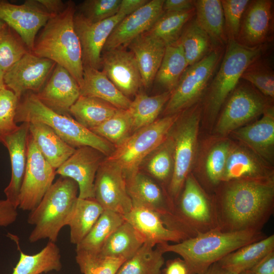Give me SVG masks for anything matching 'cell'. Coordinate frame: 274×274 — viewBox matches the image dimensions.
<instances>
[{"instance_id":"23","label":"cell","mask_w":274,"mask_h":274,"mask_svg":"<svg viewBox=\"0 0 274 274\" xmlns=\"http://www.w3.org/2000/svg\"><path fill=\"white\" fill-rule=\"evenodd\" d=\"M123 216L141 235L144 243L154 247L168 242L178 243L187 238L183 233L167 227L160 215L150 209L134 207Z\"/></svg>"},{"instance_id":"10","label":"cell","mask_w":274,"mask_h":274,"mask_svg":"<svg viewBox=\"0 0 274 274\" xmlns=\"http://www.w3.org/2000/svg\"><path fill=\"white\" fill-rule=\"evenodd\" d=\"M196 106L178 129L173 140V167L168 186V195L174 208L189 175L195 150L200 112Z\"/></svg>"},{"instance_id":"13","label":"cell","mask_w":274,"mask_h":274,"mask_svg":"<svg viewBox=\"0 0 274 274\" xmlns=\"http://www.w3.org/2000/svg\"><path fill=\"white\" fill-rule=\"evenodd\" d=\"M54 15L38 0H27L21 5L0 1V20L17 33L31 52L39 30Z\"/></svg>"},{"instance_id":"26","label":"cell","mask_w":274,"mask_h":274,"mask_svg":"<svg viewBox=\"0 0 274 274\" xmlns=\"http://www.w3.org/2000/svg\"><path fill=\"white\" fill-rule=\"evenodd\" d=\"M80 89V95L99 98L118 109H127L131 102L102 71L88 65L83 66V81Z\"/></svg>"},{"instance_id":"1","label":"cell","mask_w":274,"mask_h":274,"mask_svg":"<svg viewBox=\"0 0 274 274\" xmlns=\"http://www.w3.org/2000/svg\"><path fill=\"white\" fill-rule=\"evenodd\" d=\"M222 182L225 185L213 200L218 228L261 231L274 211L272 176Z\"/></svg>"},{"instance_id":"57","label":"cell","mask_w":274,"mask_h":274,"mask_svg":"<svg viewBox=\"0 0 274 274\" xmlns=\"http://www.w3.org/2000/svg\"><path fill=\"white\" fill-rule=\"evenodd\" d=\"M200 274H235L222 267L217 262L210 266Z\"/></svg>"},{"instance_id":"35","label":"cell","mask_w":274,"mask_h":274,"mask_svg":"<svg viewBox=\"0 0 274 274\" xmlns=\"http://www.w3.org/2000/svg\"><path fill=\"white\" fill-rule=\"evenodd\" d=\"M171 91L148 96L144 93L136 94L127 109L131 123L132 132L146 126L156 120L170 96Z\"/></svg>"},{"instance_id":"9","label":"cell","mask_w":274,"mask_h":274,"mask_svg":"<svg viewBox=\"0 0 274 274\" xmlns=\"http://www.w3.org/2000/svg\"><path fill=\"white\" fill-rule=\"evenodd\" d=\"M224 51V47H215L201 60L186 68L171 91L165 105V114L178 113L200 97L218 70Z\"/></svg>"},{"instance_id":"50","label":"cell","mask_w":274,"mask_h":274,"mask_svg":"<svg viewBox=\"0 0 274 274\" xmlns=\"http://www.w3.org/2000/svg\"><path fill=\"white\" fill-rule=\"evenodd\" d=\"M225 25L229 40L236 41L242 18L249 0H221Z\"/></svg>"},{"instance_id":"54","label":"cell","mask_w":274,"mask_h":274,"mask_svg":"<svg viewBox=\"0 0 274 274\" xmlns=\"http://www.w3.org/2000/svg\"><path fill=\"white\" fill-rule=\"evenodd\" d=\"M149 0H121L118 13L128 16L145 5Z\"/></svg>"},{"instance_id":"39","label":"cell","mask_w":274,"mask_h":274,"mask_svg":"<svg viewBox=\"0 0 274 274\" xmlns=\"http://www.w3.org/2000/svg\"><path fill=\"white\" fill-rule=\"evenodd\" d=\"M164 253L157 246L144 243L136 253L126 260L116 274H162Z\"/></svg>"},{"instance_id":"28","label":"cell","mask_w":274,"mask_h":274,"mask_svg":"<svg viewBox=\"0 0 274 274\" xmlns=\"http://www.w3.org/2000/svg\"><path fill=\"white\" fill-rule=\"evenodd\" d=\"M274 251V235L271 234L244 246L228 254L217 262L235 274L250 270L261 259Z\"/></svg>"},{"instance_id":"29","label":"cell","mask_w":274,"mask_h":274,"mask_svg":"<svg viewBox=\"0 0 274 274\" xmlns=\"http://www.w3.org/2000/svg\"><path fill=\"white\" fill-rule=\"evenodd\" d=\"M251 125L233 131L235 136L262 156L268 157L274 145V116L272 108Z\"/></svg>"},{"instance_id":"24","label":"cell","mask_w":274,"mask_h":274,"mask_svg":"<svg viewBox=\"0 0 274 274\" xmlns=\"http://www.w3.org/2000/svg\"><path fill=\"white\" fill-rule=\"evenodd\" d=\"M126 182L132 208L150 209L160 214L162 219L171 214L173 207L168 198L149 177L138 172L126 179Z\"/></svg>"},{"instance_id":"17","label":"cell","mask_w":274,"mask_h":274,"mask_svg":"<svg viewBox=\"0 0 274 274\" xmlns=\"http://www.w3.org/2000/svg\"><path fill=\"white\" fill-rule=\"evenodd\" d=\"M164 0H151L135 12L125 16L115 27L102 52L124 48L135 38L147 32L163 13Z\"/></svg>"},{"instance_id":"38","label":"cell","mask_w":274,"mask_h":274,"mask_svg":"<svg viewBox=\"0 0 274 274\" xmlns=\"http://www.w3.org/2000/svg\"><path fill=\"white\" fill-rule=\"evenodd\" d=\"M178 41L183 48L188 66L198 62L217 47L197 24L195 16L186 25Z\"/></svg>"},{"instance_id":"59","label":"cell","mask_w":274,"mask_h":274,"mask_svg":"<svg viewBox=\"0 0 274 274\" xmlns=\"http://www.w3.org/2000/svg\"><path fill=\"white\" fill-rule=\"evenodd\" d=\"M7 26V25L5 23L0 20V31L6 27Z\"/></svg>"},{"instance_id":"22","label":"cell","mask_w":274,"mask_h":274,"mask_svg":"<svg viewBox=\"0 0 274 274\" xmlns=\"http://www.w3.org/2000/svg\"><path fill=\"white\" fill-rule=\"evenodd\" d=\"M29 123H22L13 132L4 137L1 143L7 148L11 164V178L4 190L6 199L18 208L21 187L27 163V141Z\"/></svg>"},{"instance_id":"46","label":"cell","mask_w":274,"mask_h":274,"mask_svg":"<svg viewBox=\"0 0 274 274\" xmlns=\"http://www.w3.org/2000/svg\"><path fill=\"white\" fill-rule=\"evenodd\" d=\"M165 141L150 154L147 164L148 172L162 182L171 177L173 167V142Z\"/></svg>"},{"instance_id":"12","label":"cell","mask_w":274,"mask_h":274,"mask_svg":"<svg viewBox=\"0 0 274 274\" xmlns=\"http://www.w3.org/2000/svg\"><path fill=\"white\" fill-rule=\"evenodd\" d=\"M246 83L238 84L229 96L216 126L225 134L262 114L269 108L264 97Z\"/></svg>"},{"instance_id":"55","label":"cell","mask_w":274,"mask_h":274,"mask_svg":"<svg viewBox=\"0 0 274 274\" xmlns=\"http://www.w3.org/2000/svg\"><path fill=\"white\" fill-rule=\"evenodd\" d=\"M163 274H188V270L184 261L178 258L167 263Z\"/></svg>"},{"instance_id":"4","label":"cell","mask_w":274,"mask_h":274,"mask_svg":"<svg viewBox=\"0 0 274 274\" xmlns=\"http://www.w3.org/2000/svg\"><path fill=\"white\" fill-rule=\"evenodd\" d=\"M15 120L16 123L45 124L75 149L89 146L107 156L115 149L112 144L81 125L70 114H59L45 105L32 92L25 93L19 99Z\"/></svg>"},{"instance_id":"52","label":"cell","mask_w":274,"mask_h":274,"mask_svg":"<svg viewBox=\"0 0 274 274\" xmlns=\"http://www.w3.org/2000/svg\"><path fill=\"white\" fill-rule=\"evenodd\" d=\"M249 271L253 274H274V251L265 256Z\"/></svg>"},{"instance_id":"8","label":"cell","mask_w":274,"mask_h":274,"mask_svg":"<svg viewBox=\"0 0 274 274\" xmlns=\"http://www.w3.org/2000/svg\"><path fill=\"white\" fill-rule=\"evenodd\" d=\"M179 116V113L167 115L135 131L105 159L119 166L126 179L135 174L145 158L166 140Z\"/></svg>"},{"instance_id":"27","label":"cell","mask_w":274,"mask_h":274,"mask_svg":"<svg viewBox=\"0 0 274 274\" xmlns=\"http://www.w3.org/2000/svg\"><path fill=\"white\" fill-rule=\"evenodd\" d=\"M29 123V133L46 161L56 170L75 151L76 149L61 139L47 125Z\"/></svg>"},{"instance_id":"14","label":"cell","mask_w":274,"mask_h":274,"mask_svg":"<svg viewBox=\"0 0 274 274\" xmlns=\"http://www.w3.org/2000/svg\"><path fill=\"white\" fill-rule=\"evenodd\" d=\"M94 192V198L104 210L124 215L132 209L124 173L119 166L106 159L97 169Z\"/></svg>"},{"instance_id":"32","label":"cell","mask_w":274,"mask_h":274,"mask_svg":"<svg viewBox=\"0 0 274 274\" xmlns=\"http://www.w3.org/2000/svg\"><path fill=\"white\" fill-rule=\"evenodd\" d=\"M94 198H78L67 221L70 242L78 245L90 231L103 211Z\"/></svg>"},{"instance_id":"21","label":"cell","mask_w":274,"mask_h":274,"mask_svg":"<svg viewBox=\"0 0 274 274\" xmlns=\"http://www.w3.org/2000/svg\"><path fill=\"white\" fill-rule=\"evenodd\" d=\"M36 94L51 109L61 114L68 115L70 108L80 95V89L69 72L56 64L47 82Z\"/></svg>"},{"instance_id":"41","label":"cell","mask_w":274,"mask_h":274,"mask_svg":"<svg viewBox=\"0 0 274 274\" xmlns=\"http://www.w3.org/2000/svg\"><path fill=\"white\" fill-rule=\"evenodd\" d=\"M195 14V8L182 12H163L147 32L159 39L165 46L177 42L189 21Z\"/></svg>"},{"instance_id":"18","label":"cell","mask_w":274,"mask_h":274,"mask_svg":"<svg viewBox=\"0 0 274 274\" xmlns=\"http://www.w3.org/2000/svg\"><path fill=\"white\" fill-rule=\"evenodd\" d=\"M103 155L91 147L76 148L74 153L56 170V173L77 183L78 198H94V180L97 169L104 160Z\"/></svg>"},{"instance_id":"56","label":"cell","mask_w":274,"mask_h":274,"mask_svg":"<svg viewBox=\"0 0 274 274\" xmlns=\"http://www.w3.org/2000/svg\"><path fill=\"white\" fill-rule=\"evenodd\" d=\"M38 2L49 13L57 15L65 9L66 3L61 0H38Z\"/></svg>"},{"instance_id":"5","label":"cell","mask_w":274,"mask_h":274,"mask_svg":"<svg viewBox=\"0 0 274 274\" xmlns=\"http://www.w3.org/2000/svg\"><path fill=\"white\" fill-rule=\"evenodd\" d=\"M78 186L72 179L61 177L52 184L38 206L29 213L27 222L35 227L30 243L48 238L55 243L66 226L78 198Z\"/></svg>"},{"instance_id":"43","label":"cell","mask_w":274,"mask_h":274,"mask_svg":"<svg viewBox=\"0 0 274 274\" xmlns=\"http://www.w3.org/2000/svg\"><path fill=\"white\" fill-rule=\"evenodd\" d=\"M30 51L21 38L8 25L0 31V68L5 73Z\"/></svg>"},{"instance_id":"44","label":"cell","mask_w":274,"mask_h":274,"mask_svg":"<svg viewBox=\"0 0 274 274\" xmlns=\"http://www.w3.org/2000/svg\"><path fill=\"white\" fill-rule=\"evenodd\" d=\"M76 253V261L83 274H116L126 261L123 258L101 257L84 252Z\"/></svg>"},{"instance_id":"19","label":"cell","mask_w":274,"mask_h":274,"mask_svg":"<svg viewBox=\"0 0 274 274\" xmlns=\"http://www.w3.org/2000/svg\"><path fill=\"white\" fill-rule=\"evenodd\" d=\"M101 67L111 81L126 96L136 94L142 86L135 58L130 51L119 48L103 52Z\"/></svg>"},{"instance_id":"3","label":"cell","mask_w":274,"mask_h":274,"mask_svg":"<svg viewBox=\"0 0 274 274\" xmlns=\"http://www.w3.org/2000/svg\"><path fill=\"white\" fill-rule=\"evenodd\" d=\"M76 6L72 1L51 18L36 37L31 52L65 68L81 85L83 77L82 49L76 32L74 17Z\"/></svg>"},{"instance_id":"7","label":"cell","mask_w":274,"mask_h":274,"mask_svg":"<svg viewBox=\"0 0 274 274\" xmlns=\"http://www.w3.org/2000/svg\"><path fill=\"white\" fill-rule=\"evenodd\" d=\"M262 46L248 47L235 40H229L222 60L209 86L206 110L216 116L241 79L246 69L260 58Z\"/></svg>"},{"instance_id":"31","label":"cell","mask_w":274,"mask_h":274,"mask_svg":"<svg viewBox=\"0 0 274 274\" xmlns=\"http://www.w3.org/2000/svg\"><path fill=\"white\" fill-rule=\"evenodd\" d=\"M144 243L139 233L125 220L109 236L97 255L127 260L136 253Z\"/></svg>"},{"instance_id":"20","label":"cell","mask_w":274,"mask_h":274,"mask_svg":"<svg viewBox=\"0 0 274 274\" xmlns=\"http://www.w3.org/2000/svg\"><path fill=\"white\" fill-rule=\"evenodd\" d=\"M273 1H250L242 18L236 41L248 47L262 46L273 29Z\"/></svg>"},{"instance_id":"6","label":"cell","mask_w":274,"mask_h":274,"mask_svg":"<svg viewBox=\"0 0 274 274\" xmlns=\"http://www.w3.org/2000/svg\"><path fill=\"white\" fill-rule=\"evenodd\" d=\"M180 195L172 213L162 219L167 227L187 238L218 228L213 200L192 175L187 177Z\"/></svg>"},{"instance_id":"40","label":"cell","mask_w":274,"mask_h":274,"mask_svg":"<svg viewBox=\"0 0 274 274\" xmlns=\"http://www.w3.org/2000/svg\"><path fill=\"white\" fill-rule=\"evenodd\" d=\"M268 176L250 154L236 149L229 152L221 182Z\"/></svg>"},{"instance_id":"51","label":"cell","mask_w":274,"mask_h":274,"mask_svg":"<svg viewBox=\"0 0 274 274\" xmlns=\"http://www.w3.org/2000/svg\"><path fill=\"white\" fill-rule=\"evenodd\" d=\"M17 209L6 199L0 200V226L7 227L16 220Z\"/></svg>"},{"instance_id":"34","label":"cell","mask_w":274,"mask_h":274,"mask_svg":"<svg viewBox=\"0 0 274 274\" xmlns=\"http://www.w3.org/2000/svg\"><path fill=\"white\" fill-rule=\"evenodd\" d=\"M20 250L19 261L11 274H41L62 268L60 249L49 241L39 253L27 255Z\"/></svg>"},{"instance_id":"25","label":"cell","mask_w":274,"mask_h":274,"mask_svg":"<svg viewBox=\"0 0 274 274\" xmlns=\"http://www.w3.org/2000/svg\"><path fill=\"white\" fill-rule=\"evenodd\" d=\"M127 46L136 61L142 86L148 88L155 79L166 46L161 40L146 32L133 40Z\"/></svg>"},{"instance_id":"30","label":"cell","mask_w":274,"mask_h":274,"mask_svg":"<svg viewBox=\"0 0 274 274\" xmlns=\"http://www.w3.org/2000/svg\"><path fill=\"white\" fill-rule=\"evenodd\" d=\"M195 19L214 45L224 47L227 38L221 0L195 1Z\"/></svg>"},{"instance_id":"36","label":"cell","mask_w":274,"mask_h":274,"mask_svg":"<svg viewBox=\"0 0 274 274\" xmlns=\"http://www.w3.org/2000/svg\"><path fill=\"white\" fill-rule=\"evenodd\" d=\"M124 221L123 215L104 210L90 231L76 245V252L97 255L109 236Z\"/></svg>"},{"instance_id":"37","label":"cell","mask_w":274,"mask_h":274,"mask_svg":"<svg viewBox=\"0 0 274 274\" xmlns=\"http://www.w3.org/2000/svg\"><path fill=\"white\" fill-rule=\"evenodd\" d=\"M188 66L183 48L177 41L166 45L164 55L154 80L166 91H172Z\"/></svg>"},{"instance_id":"15","label":"cell","mask_w":274,"mask_h":274,"mask_svg":"<svg viewBox=\"0 0 274 274\" xmlns=\"http://www.w3.org/2000/svg\"><path fill=\"white\" fill-rule=\"evenodd\" d=\"M55 65L50 59L28 52L5 73L6 88L19 99L27 92L38 93L47 82Z\"/></svg>"},{"instance_id":"2","label":"cell","mask_w":274,"mask_h":274,"mask_svg":"<svg viewBox=\"0 0 274 274\" xmlns=\"http://www.w3.org/2000/svg\"><path fill=\"white\" fill-rule=\"evenodd\" d=\"M265 236L261 231L224 232L217 228L180 243L157 246L164 253L173 252L180 255L188 274H200L228 254Z\"/></svg>"},{"instance_id":"48","label":"cell","mask_w":274,"mask_h":274,"mask_svg":"<svg viewBox=\"0 0 274 274\" xmlns=\"http://www.w3.org/2000/svg\"><path fill=\"white\" fill-rule=\"evenodd\" d=\"M19 99L10 90L0 91V142L19 127L15 118Z\"/></svg>"},{"instance_id":"11","label":"cell","mask_w":274,"mask_h":274,"mask_svg":"<svg viewBox=\"0 0 274 274\" xmlns=\"http://www.w3.org/2000/svg\"><path fill=\"white\" fill-rule=\"evenodd\" d=\"M27 148V163L18 208L30 212L38 206L52 185L56 173L41 154L29 133Z\"/></svg>"},{"instance_id":"16","label":"cell","mask_w":274,"mask_h":274,"mask_svg":"<svg viewBox=\"0 0 274 274\" xmlns=\"http://www.w3.org/2000/svg\"><path fill=\"white\" fill-rule=\"evenodd\" d=\"M125 17L118 13L102 21L92 22L75 12L74 24L81 46L83 66L99 70L104 47L113 29Z\"/></svg>"},{"instance_id":"33","label":"cell","mask_w":274,"mask_h":274,"mask_svg":"<svg viewBox=\"0 0 274 274\" xmlns=\"http://www.w3.org/2000/svg\"><path fill=\"white\" fill-rule=\"evenodd\" d=\"M118 109L99 98L80 95L69 113L85 128L91 130L113 115Z\"/></svg>"},{"instance_id":"45","label":"cell","mask_w":274,"mask_h":274,"mask_svg":"<svg viewBox=\"0 0 274 274\" xmlns=\"http://www.w3.org/2000/svg\"><path fill=\"white\" fill-rule=\"evenodd\" d=\"M260 58L244 71L241 79L250 83L265 97L274 96V73L271 67Z\"/></svg>"},{"instance_id":"53","label":"cell","mask_w":274,"mask_h":274,"mask_svg":"<svg viewBox=\"0 0 274 274\" xmlns=\"http://www.w3.org/2000/svg\"><path fill=\"white\" fill-rule=\"evenodd\" d=\"M195 1L164 0L163 10L164 12H182L194 8Z\"/></svg>"},{"instance_id":"58","label":"cell","mask_w":274,"mask_h":274,"mask_svg":"<svg viewBox=\"0 0 274 274\" xmlns=\"http://www.w3.org/2000/svg\"><path fill=\"white\" fill-rule=\"evenodd\" d=\"M5 73L0 68V91L7 88L4 81Z\"/></svg>"},{"instance_id":"60","label":"cell","mask_w":274,"mask_h":274,"mask_svg":"<svg viewBox=\"0 0 274 274\" xmlns=\"http://www.w3.org/2000/svg\"><path fill=\"white\" fill-rule=\"evenodd\" d=\"M239 274H253V273L251 272L249 270H248V271L243 272Z\"/></svg>"},{"instance_id":"49","label":"cell","mask_w":274,"mask_h":274,"mask_svg":"<svg viewBox=\"0 0 274 274\" xmlns=\"http://www.w3.org/2000/svg\"><path fill=\"white\" fill-rule=\"evenodd\" d=\"M230 150L227 142L215 146L210 152L206 162V173L209 182L217 185L221 182L227 157Z\"/></svg>"},{"instance_id":"47","label":"cell","mask_w":274,"mask_h":274,"mask_svg":"<svg viewBox=\"0 0 274 274\" xmlns=\"http://www.w3.org/2000/svg\"><path fill=\"white\" fill-rule=\"evenodd\" d=\"M121 0H86L76 6V12L92 22L102 21L118 13Z\"/></svg>"},{"instance_id":"42","label":"cell","mask_w":274,"mask_h":274,"mask_svg":"<svg viewBox=\"0 0 274 274\" xmlns=\"http://www.w3.org/2000/svg\"><path fill=\"white\" fill-rule=\"evenodd\" d=\"M91 131L115 148L132 132L131 120L127 109H118L113 115Z\"/></svg>"}]
</instances>
